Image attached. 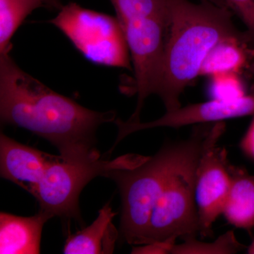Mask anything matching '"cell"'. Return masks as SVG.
<instances>
[{"label": "cell", "mask_w": 254, "mask_h": 254, "mask_svg": "<svg viewBox=\"0 0 254 254\" xmlns=\"http://www.w3.org/2000/svg\"><path fill=\"white\" fill-rule=\"evenodd\" d=\"M254 116V85L252 91L243 98L226 101L210 99L205 103L187 105L173 111L166 112L161 118L148 123H130L115 120L118 128L116 141L112 151L120 141L131 133L158 127L180 128L192 125L216 123L228 119Z\"/></svg>", "instance_id": "obj_7"}, {"label": "cell", "mask_w": 254, "mask_h": 254, "mask_svg": "<svg viewBox=\"0 0 254 254\" xmlns=\"http://www.w3.org/2000/svg\"><path fill=\"white\" fill-rule=\"evenodd\" d=\"M50 213L40 210L31 217L0 213V254L40 253L43 227L50 218Z\"/></svg>", "instance_id": "obj_10"}, {"label": "cell", "mask_w": 254, "mask_h": 254, "mask_svg": "<svg viewBox=\"0 0 254 254\" xmlns=\"http://www.w3.org/2000/svg\"><path fill=\"white\" fill-rule=\"evenodd\" d=\"M41 7L50 9L45 0H0V55L10 53L11 38L18 28Z\"/></svg>", "instance_id": "obj_14"}, {"label": "cell", "mask_w": 254, "mask_h": 254, "mask_svg": "<svg viewBox=\"0 0 254 254\" xmlns=\"http://www.w3.org/2000/svg\"><path fill=\"white\" fill-rule=\"evenodd\" d=\"M181 245L175 244L170 251L173 254H231L244 248L235 237L233 231H229L211 243L195 240V237L185 240Z\"/></svg>", "instance_id": "obj_16"}, {"label": "cell", "mask_w": 254, "mask_h": 254, "mask_svg": "<svg viewBox=\"0 0 254 254\" xmlns=\"http://www.w3.org/2000/svg\"><path fill=\"white\" fill-rule=\"evenodd\" d=\"M182 141L165 145L154 156L131 168L118 169L107 175L118 185L122 199L119 239L128 245L141 246Z\"/></svg>", "instance_id": "obj_4"}, {"label": "cell", "mask_w": 254, "mask_h": 254, "mask_svg": "<svg viewBox=\"0 0 254 254\" xmlns=\"http://www.w3.org/2000/svg\"><path fill=\"white\" fill-rule=\"evenodd\" d=\"M231 186L222 214L237 228L250 230L254 226V177L229 165Z\"/></svg>", "instance_id": "obj_12"}, {"label": "cell", "mask_w": 254, "mask_h": 254, "mask_svg": "<svg viewBox=\"0 0 254 254\" xmlns=\"http://www.w3.org/2000/svg\"><path fill=\"white\" fill-rule=\"evenodd\" d=\"M55 156L0 135L1 177L31 195Z\"/></svg>", "instance_id": "obj_9"}, {"label": "cell", "mask_w": 254, "mask_h": 254, "mask_svg": "<svg viewBox=\"0 0 254 254\" xmlns=\"http://www.w3.org/2000/svg\"><path fill=\"white\" fill-rule=\"evenodd\" d=\"M200 1H210L213 4L218 5V6H222V7L228 8L225 0H200Z\"/></svg>", "instance_id": "obj_21"}, {"label": "cell", "mask_w": 254, "mask_h": 254, "mask_svg": "<svg viewBox=\"0 0 254 254\" xmlns=\"http://www.w3.org/2000/svg\"><path fill=\"white\" fill-rule=\"evenodd\" d=\"M225 128L224 122L200 124L188 139L182 141L181 150L150 217L143 245L165 246L170 254L177 238L195 237L199 232L195 198L197 168L202 155L216 145Z\"/></svg>", "instance_id": "obj_3"}, {"label": "cell", "mask_w": 254, "mask_h": 254, "mask_svg": "<svg viewBox=\"0 0 254 254\" xmlns=\"http://www.w3.org/2000/svg\"><path fill=\"white\" fill-rule=\"evenodd\" d=\"M210 78L208 93L211 99L231 101L247 95L239 73H217Z\"/></svg>", "instance_id": "obj_17"}, {"label": "cell", "mask_w": 254, "mask_h": 254, "mask_svg": "<svg viewBox=\"0 0 254 254\" xmlns=\"http://www.w3.org/2000/svg\"><path fill=\"white\" fill-rule=\"evenodd\" d=\"M247 253L250 254H254V241L252 242V245L250 246V247L247 250Z\"/></svg>", "instance_id": "obj_22"}, {"label": "cell", "mask_w": 254, "mask_h": 254, "mask_svg": "<svg viewBox=\"0 0 254 254\" xmlns=\"http://www.w3.org/2000/svg\"><path fill=\"white\" fill-rule=\"evenodd\" d=\"M168 4L163 66L155 95L170 112L182 107V93L200 76L210 50L222 40L242 36V32L232 22L229 8L190 0H168Z\"/></svg>", "instance_id": "obj_2"}, {"label": "cell", "mask_w": 254, "mask_h": 254, "mask_svg": "<svg viewBox=\"0 0 254 254\" xmlns=\"http://www.w3.org/2000/svg\"><path fill=\"white\" fill-rule=\"evenodd\" d=\"M241 148L246 154L254 159V116L247 133L241 142Z\"/></svg>", "instance_id": "obj_19"}, {"label": "cell", "mask_w": 254, "mask_h": 254, "mask_svg": "<svg viewBox=\"0 0 254 254\" xmlns=\"http://www.w3.org/2000/svg\"><path fill=\"white\" fill-rule=\"evenodd\" d=\"M119 23L145 17L168 21V0H110Z\"/></svg>", "instance_id": "obj_15"}, {"label": "cell", "mask_w": 254, "mask_h": 254, "mask_svg": "<svg viewBox=\"0 0 254 254\" xmlns=\"http://www.w3.org/2000/svg\"><path fill=\"white\" fill-rule=\"evenodd\" d=\"M250 71H252V73L254 74V58L253 60H252V62H251L250 64Z\"/></svg>", "instance_id": "obj_23"}, {"label": "cell", "mask_w": 254, "mask_h": 254, "mask_svg": "<svg viewBox=\"0 0 254 254\" xmlns=\"http://www.w3.org/2000/svg\"><path fill=\"white\" fill-rule=\"evenodd\" d=\"M148 156L125 155L113 160L90 159L69 160L55 155L32 195L41 210L53 217L79 218L78 198L82 190L97 177H105L113 170L131 168Z\"/></svg>", "instance_id": "obj_5"}, {"label": "cell", "mask_w": 254, "mask_h": 254, "mask_svg": "<svg viewBox=\"0 0 254 254\" xmlns=\"http://www.w3.org/2000/svg\"><path fill=\"white\" fill-rule=\"evenodd\" d=\"M117 213L110 203L100 209L98 217L89 226L66 239L65 254H112L119 238V232L113 220Z\"/></svg>", "instance_id": "obj_11"}, {"label": "cell", "mask_w": 254, "mask_h": 254, "mask_svg": "<svg viewBox=\"0 0 254 254\" xmlns=\"http://www.w3.org/2000/svg\"><path fill=\"white\" fill-rule=\"evenodd\" d=\"M0 118L49 141L63 158H101L97 130L115 122V111L88 109L57 93L16 64L9 53L0 55Z\"/></svg>", "instance_id": "obj_1"}, {"label": "cell", "mask_w": 254, "mask_h": 254, "mask_svg": "<svg viewBox=\"0 0 254 254\" xmlns=\"http://www.w3.org/2000/svg\"><path fill=\"white\" fill-rule=\"evenodd\" d=\"M50 22L92 63L130 68L128 46L118 18L69 3Z\"/></svg>", "instance_id": "obj_6"}, {"label": "cell", "mask_w": 254, "mask_h": 254, "mask_svg": "<svg viewBox=\"0 0 254 254\" xmlns=\"http://www.w3.org/2000/svg\"><path fill=\"white\" fill-rule=\"evenodd\" d=\"M45 1L48 3L50 9H60L63 7L60 0H45Z\"/></svg>", "instance_id": "obj_20"}, {"label": "cell", "mask_w": 254, "mask_h": 254, "mask_svg": "<svg viewBox=\"0 0 254 254\" xmlns=\"http://www.w3.org/2000/svg\"><path fill=\"white\" fill-rule=\"evenodd\" d=\"M229 9L245 23L243 32L246 45L254 54V0H225Z\"/></svg>", "instance_id": "obj_18"}, {"label": "cell", "mask_w": 254, "mask_h": 254, "mask_svg": "<svg viewBox=\"0 0 254 254\" xmlns=\"http://www.w3.org/2000/svg\"><path fill=\"white\" fill-rule=\"evenodd\" d=\"M229 165L226 150L216 145L207 150L198 163L195 198L203 237L211 235L213 223L223 211L231 186Z\"/></svg>", "instance_id": "obj_8"}, {"label": "cell", "mask_w": 254, "mask_h": 254, "mask_svg": "<svg viewBox=\"0 0 254 254\" xmlns=\"http://www.w3.org/2000/svg\"><path fill=\"white\" fill-rule=\"evenodd\" d=\"M254 55L242 36L232 37L219 42L207 55L200 76H210L220 73H240L250 66Z\"/></svg>", "instance_id": "obj_13"}]
</instances>
